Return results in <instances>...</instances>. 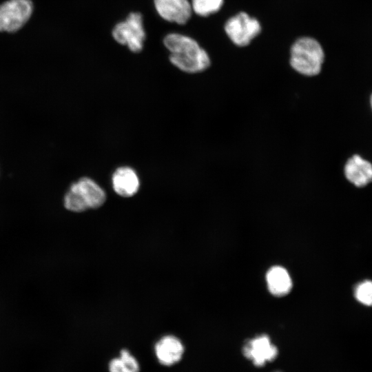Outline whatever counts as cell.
<instances>
[{
	"label": "cell",
	"instance_id": "obj_9",
	"mask_svg": "<svg viewBox=\"0 0 372 372\" xmlns=\"http://www.w3.org/2000/svg\"><path fill=\"white\" fill-rule=\"evenodd\" d=\"M112 183L114 192L125 198L133 196L140 187L136 172L128 166L118 167L112 174Z\"/></svg>",
	"mask_w": 372,
	"mask_h": 372
},
{
	"label": "cell",
	"instance_id": "obj_2",
	"mask_svg": "<svg viewBox=\"0 0 372 372\" xmlns=\"http://www.w3.org/2000/svg\"><path fill=\"white\" fill-rule=\"evenodd\" d=\"M324 59V52L320 43L313 38L304 37L292 44L289 63L300 76L313 78L322 72Z\"/></svg>",
	"mask_w": 372,
	"mask_h": 372
},
{
	"label": "cell",
	"instance_id": "obj_12",
	"mask_svg": "<svg viewBox=\"0 0 372 372\" xmlns=\"http://www.w3.org/2000/svg\"><path fill=\"white\" fill-rule=\"evenodd\" d=\"M266 280L269 292L276 296H283L292 288L290 275L281 266L271 267L266 274Z\"/></svg>",
	"mask_w": 372,
	"mask_h": 372
},
{
	"label": "cell",
	"instance_id": "obj_4",
	"mask_svg": "<svg viewBox=\"0 0 372 372\" xmlns=\"http://www.w3.org/2000/svg\"><path fill=\"white\" fill-rule=\"evenodd\" d=\"M33 12L30 0H8L0 5V32L13 33L24 26Z\"/></svg>",
	"mask_w": 372,
	"mask_h": 372
},
{
	"label": "cell",
	"instance_id": "obj_3",
	"mask_svg": "<svg viewBox=\"0 0 372 372\" xmlns=\"http://www.w3.org/2000/svg\"><path fill=\"white\" fill-rule=\"evenodd\" d=\"M112 37L118 43L127 45L130 51L141 52L145 39L142 15L139 12L130 13L124 21L115 25Z\"/></svg>",
	"mask_w": 372,
	"mask_h": 372
},
{
	"label": "cell",
	"instance_id": "obj_1",
	"mask_svg": "<svg viewBox=\"0 0 372 372\" xmlns=\"http://www.w3.org/2000/svg\"><path fill=\"white\" fill-rule=\"evenodd\" d=\"M163 43L170 52L169 61L180 70L198 74L211 65L208 53L194 39L178 33L167 34Z\"/></svg>",
	"mask_w": 372,
	"mask_h": 372
},
{
	"label": "cell",
	"instance_id": "obj_5",
	"mask_svg": "<svg viewBox=\"0 0 372 372\" xmlns=\"http://www.w3.org/2000/svg\"><path fill=\"white\" fill-rule=\"evenodd\" d=\"M224 28L229 39L238 47L248 45L261 31L260 22L245 12L229 18Z\"/></svg>",
	"mask_w": 372,
	"mask_h": 372
},
{
	"label": "cell",
	"instance_id": "obj_13",
	"mask_svg": "<svg viewBox=\"0 0 372 372\" xmlns=\"http://www.w3.org/2000/svg\"><path fill=\"white\" fill-rule=\"evenodd\" d=\"M108 369L110 372H138L139 364L128 350L123 349L118 357L111 360Z\"/></svg>",
	"mask_w": 372,
	"mask_h": 372
},
{
	"label": "cell",
	"instance_id": "obj_10",
	"mask_svg": "<svg viewBox=\"0 0 372 372\" xmlns=\"http://www.w3.org/2000/svg\"><path fill=\"white\" fill-rule=\"evenodd\" d=\"M154 350L156 358L161 364L172 366L181 360L184 346L178 338L168 335L156 343Z\"/></svg>",
	"mask_w": 372,
	"mask_h": 372
},
{
	"label": "cell",
	"instance_id": "obj_11",
	"mask_svg": "<svg viewBox=\"0 0 372 372\" xmlns=\"http://www.w3.org/2000/svg\"><path fill=\"white\" fill-rule=\"evenodd\" d=\"M89 209H96L102 206L106 200L103 189L94 180L82 177L74 183Z\"/></svg>",
	"mask_w": 372,
	"mask_h": 372
},
{
	"label": "cell",
	"instance_id": "obj_16",
	"mask_svg": "<svg viewBox=\"0 0 372 372\" xmlns=\"http://www.w3.org/2000/svg\"><path fill=\"white\" fill-rule=\"evenodd\" d=\"M370 103H371V109H372V94H371V98H370Z\"/></svg>",
	"mask_w": 372,
	"mask_h": 372
},
{
	"label": "cell",
	"instance_id": "obj_8",
	"mask_svg": "<svg viewBox=\"0 0 372 372\" xmlns=\"http://www.w3.org/2000/svg\"><path fill=\"white\" fill-rule=\"evenodd\" d=\"M344 174L355 186L364 187L372 182V164L359 155L352 156L344 165Z\"/></svg>",
	"mask_w": 372,
	"mask_h": 372
},
{
	"label": "cell",
	"instance_id": "obj_6",
	"mask_svg": "<svg viewBox=\"0 0 372 372\" xmlns=\"http://www.w3.org/2000/svg\"><path fill=\"white\" fill-rule=\"evenodd\" d=\"M242 353L254 365L262 366L275 360L278 351L268 335H260L248 340L242 348Z\"/></svg>",
	"mask_w": 372,
	"mask_h": 372
},
{
	"label": "cell",
	"instance_id": "obj_14",
	"mask_svg": "<svg viewBox=\"0 0 372 372\" xmlns=\"http://www.w3.org/2000/svg\"><path fill=\"white\" fill-rule=\"evenodd\" d=\"M224 0H192V10L198 15L207 17L218 12Z\"/></svg>",
	"mask_w": 372,
	"mask_h": 372
},
{
	"label": "cell",
	"instance_id": "obj_7",
	"mask_svg": "<svg viewBox=\"0 0 372 372\" xmlns=\"http://www.w3.org/2000/svg\"><path fill=\"white\" fill-rule=\"evenodd\" d=\"M156 10L165 20L183 25L192 15V5L188 0H154Z\"/></svg>",
	"mask_w": 372,
	"mask_h": 372
},
{
	"label": "cell",
	"instance_id": "obj_15",
	"mask_svg": "<svg viewBox=\"0 0 372 372\" xmlns=\"http://www.w3.org/2000/svg\"><path fill=\"white\" fill-rule=\"evenodd\" d=\"M353 291L355 299L360 303L372 306V280H366L358 282Z\"/></svg>",
	"mask_w": 372,
	"mask_h": 372
}]
</instances>
